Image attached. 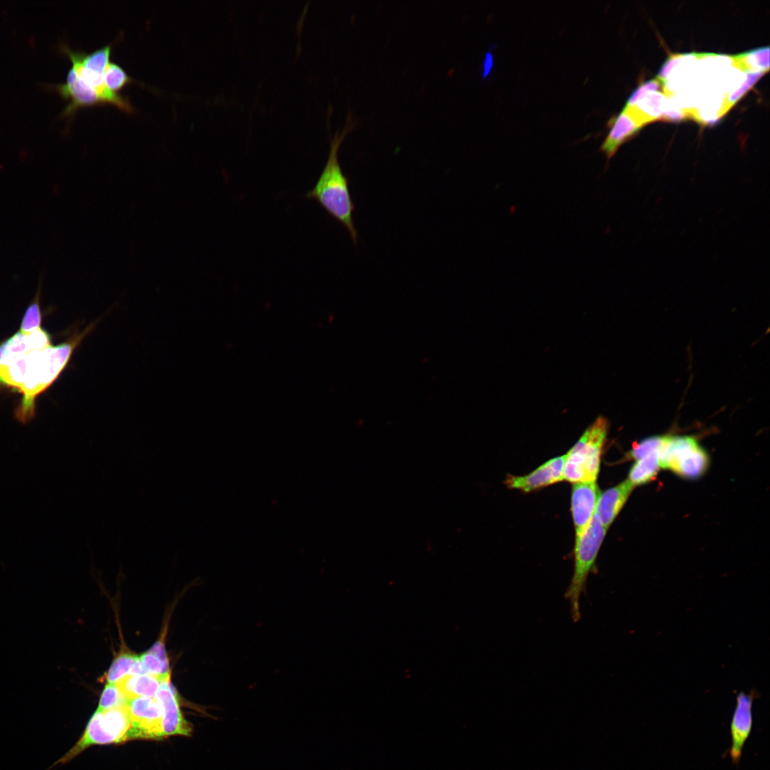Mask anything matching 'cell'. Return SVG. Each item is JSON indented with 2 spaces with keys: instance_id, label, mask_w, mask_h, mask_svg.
I'll use <instances>...</instances> for the list:
<instances>
[{
  "instance_id": "obj_1",
  "label": "cell",
  "mask_w": 770,
  "mask_h": 770,
  "mask_svg": "<svg viewBox=\"0 0 770 770\" xmlns=\"http://www.w3.org/2000/svg\"><path fill=\"white\" fill-rule=\"evenodd\" d=\"M90 324L57 345L51 344L46 330L23 334L19 331L0 343V385L22 394L15 411L16 419L26 423L35 416V400L64 370L82 340L95 327Z\"/></svg>"
},
{
  "instance_id": "obj_2",
  "label": "cell",
  "mask_w": 770,
  "mask_h": 770,
  "mask_svg": "<svg viewBox=\"0 0 770 770\" xmlns=\"http://www.w3.org/2000/svg\"><path fill=\"white\" fill-rule=\"evenodd\" d=\"M355 125L351 114H349L343 130L337 131L330 138L327 161L315 185L307 192L305 197L317 201L332 217L343 225L354 245L356 246L358 232L353 220L355 205L351 197L348 178L344 174L338 159L339 147Z\"/></svg>"
},
{
  "instance_id": "obj_3",
  "label": "cell",
  "mask_w": 770,
  "mask_h": 770,
  "mask_svg": "<svg viewBox=\"0 0 770 770\" xmlns=\"http://www.w3.org/2000/svg\"><path fill=\"white\" fill-rule=\"evenodd\" d=\"M607 433V423L599 417L566 453L563 479L573 483L595 481Z\"/></svg>"
},
{
  "instance_id": "obj_4",
  "label": "cell",
  "mask_w": 770,
  "mask_h": 770,
  "mask_svg": "<svg viewBox=\"0 0 770 770\" xmlns=\"http://www.w3.org/2000/svg\"><path fill=\"white\" fill-rule=\"evenodd\" d=\"M607 530L594 514L585 531L575 540L574 571L565 594L570 602L571 617L574 622H578L581 617L580 599L586 588L587 577L594 568Z\"/></svg>"
},
{
  "instance_id": "obj_5",
  "label": "cell",
  "mask_w": 770,
  "mask_h": 770,
  "mask_svg": "<svg viewBox=\"0 0 770 770\" xmlns=\"http://www.w3.org/2000/svg\"><path fill=\"white\" fill-rule=\"evenodd\" d=\"M130 729L131 721L126 706L106 711L96 710L76 744L47 770L70 761L91 745L125 741L128 740Z\"/></svg>"
},
{
  "instance_id": "obj_6",
  "label": "cell",
  "mask_w": 770,
  "mask_h": 770,
  "mask_svg": "<svg viewBox=\"0 0 770 770\" xmlns=\"http://www.w3.org/2000/svg\"><path fill=\"white\" fill-rule=\"evenodd\" d=\"M658 454L660 468L687 478L699 477L708 466L707 453L691 436H666Z\"/></svg>"
},
{
  "instance_id": "obj_7",
  "label": "cell",
  "mask_w": 770,
  "mask_h": 770,
  "mask_svg": "<svg viewBox=\"0 0 770 770\" xmlns=\"http://www.w3.org/2000/svg\"><path fill=\"white\" fill-rule=\"evenodd\" d=\"M126 707L131 721L128 740L163 737V709L155 697L128 699Z\"/></svg>"
},
{
  "instance_id": "obj_8",
  "label": "cell",
  "mask_w": 770,
  "mask_h": 770,
  "mask_svg": "<svg viewBox=\"0 0 770 770\" xmlns=\"http://www.w3.org/2000/svg\"><path fill=\"white\" fill-rule=\"evenodd\" d=\"M46 87L56 91L67 101L61 113L64 118L72 119L79 108L105 104L96 91L78 78L71 69L64 82L46 85Z\"/></svg>"
},
{
  "instance_id": "obj_9",
  "label": "cell",
  "mask_w": 770,
  "mask_h": 770,
  "mask_svg": "<svg viewBox=\"0 0 770 770\" xmlns=\"http://www.w3.org/2000/svg\"><path fill=\"white\" fill-rule=\"evenodd\" d=\"M754 692H740L736 696V704L730 723L732 739L729 756L734 765H738L745 742L750 736L753 725L752 704Z\"/></svg>"
},
{
  "instance_id": "obj_10",
  "label": "cell",
  "mask_w": 770,
  "mask_h": 770,
  "mask_svg": "<svg viewBox=\"0 0 770 770\" xmlns=\"http://www.w3.org/2000/svg\"><path fill=\"white\" fill-rule=\"evenodd\" d=\"M600 493L596 481L573 484L571 512L575 529V540L580 538L592 520Z\"/></svg>"
},
{
  "instance_id": "obj_11",
  "label": "cell",
  "mask_w": 770,
  "mask_h": 770,
  "mask_svg": "<svg viewBox=\"0 0 770 770\" xmlns=\"http://www.w3.org/2000/svg\"><path fill=\"white\" fill-rule=\"evenodd\" d=\"M565 458L566 454L552 458L525 476L508 475L505 484L509 488L530 492L561 481Z\"/></svg>"
},
{
  "instance_id": "obj_12",
  "label": "cell",
  "mask_w": 770,
  "mask_h": 770,
  "mask_svg": "<svg viewBox=\"0 0 770 770\" xmlns=\"http://www.w3.org/2000/svg\"><path fill=\"white\" fill-rule=\"evenodd\" d=\"M155 697L163 709V737L171 735L190 736L192 726L182 715L175 692L170 682L161 684Z\"/></svg>"
},
{
  "instance_id": "obj_13",
  "label": "cell",
  "mask_w": 770,
  "mask_h": 770,
  "mask_svg": "<svg viewBox=\"0 0 770 770\" xmlns=\"http://www.w3.org/2000/svg\"><path fill=\"white\" fill-rule=\"evenodd\" d=\"M634 486L626 480L620 484L601 493L598 498L595 515L607 529L627 501Z\"/></svg>"
},
{
  "instance_id": "obj_14",
  "label": "cell",
  "mask_w": 770,
  "mask_h": 770,
  "mask_svg": "<svg viewBox=\"0 0 770 770\" xmlns=\"http://www.w3.org/2000/svg\"><path fill=\"white\" fill-rule=\"evenodd\" d=\"M641 127L636 120L625 109L615 118L611 128L600 147L607 160L616 153L623 143L632 137Z\"/></svg>"
},
{
  "instance_id": "obj_15",
  "label": "cell",
  "mask_w": 770,
  "mask_h": 770,
  "mask_svg": "<svg viewBox=\"0 0 770 770\" xmlns=\"http://www.w3.org/2000/svg\"><path fill=\"white\" fill-rule=\"evenodd\" d=\"M159 677L150 674L126 675L115 683L127 699L155 696L161 684Z\"/></svg>"
},
{
  "instance_id": "obj_16",
  "label": "cell",
  "mask_w": 770,
  "mask_h": 770,
  "mask_svg": "<svg viewBox=\"0 0 770 770\" xmlns=\"http://www.w3.org/2000/svg\"><path fill=\"white\" fill-rule=\"evenodd\" d=\"M658 451H654L638 460L632 466L628 481L635 487L650 482L656 476L659 466Z\"/></svg>"
},
{
  "instance_id": "obj_17",
  "label": "cell",
  "mask_w": 770,
  "mask_h": 770,
  "mask_svg": "<svg viewBox=\"0 0 770 770\" xmlns=\"http://www.w3.org/2000/svg\"><path fill=\"white\" fill-rule=\"evenodd\" d=\"M769 48L763 47L732 58L733 63L742 69L752 73L769 70Z\"/></svg>"
},
{
  "instance_id": "obj_18",
  "label": "cell",
  "mask_w": 770,
  "mask_h": 770,
  "mask_svg": "<svg viewBox=\"0 0 770 770\" xmlns=\"http://www.w3.org/2000/svg\"><path fill=\"white\" fill-rule=\"evenodd\" d=\"M41 277L34 298L26 308L23 316L19 332L23 334L34 332L41 327V312L40 307Z\"/></svg>"
},
{
  "instance_id": "obj_19",
  "label": "cell",
  "mask_w": 770,
  "mask_h": 770,
  "mask_svg": "<svg viewBox=\"0 0 770 770\" xmlns=\"http://www.w3.org/2000/svg\"><path fill=\"white\" fill-rule=\"evenodd\" d=\"M103 79L106 88L114 93H117L128 84L138 83L127 73L123 67L111 61L104 71Z\"/></svg>"
},
{
  "instance_id": "obj_20",
  "label": "cell",
  "mask_w": 770,
  "mask_h": 770,
  "mask_svg": "<svg viewBox=\"0 0 770 770\" xmlns=\"http://www.w3.org/2000/svg\"><path fill=\"white\" fill-rule=\"evenodd\" d=\"M128 699L115 683H107L97 710L106 711L127 706Z\"/></svg>"
},
{
  "instance_id": "obj_21",
  "label": "cell",
  "mask_w": 770,
  "mask_h": 770,
  "mask_svg": "<svg viewBox=\"0 0 770 770\" xmlns=\"http://www.w3.org/2000/svg\"><path fill=\"white\" fill-rule=\"evenodd\" d=\"M137 656L128 653L121 654L115 658L108 673V683H117L129 674Z\"/></svg>"
},
{
  "instance_id": "obj_22",
  "label": "cell",
  "mask_w": 770,
  "mask_h": 770,
  "mask_svg": "<svg viewBox=\"0 0 770 770\" xmlns=\"http://www.w3.org/2000/svg\"><path fill=\"white\" fill-rule=\"evenodd\" d=\"M138 657L148 674L158 677L163 682H170V672L168 664L148 652Z\"/></svg>"
},
{
  "instance_id": "obj_23",
  "label": "cell",
  "mask_w": 770,
  "mask_h": 770,
  "mask_svg": "<svg viewBox=\"0 0 770 770\" xmlns=\"http://www.w3.org/2000/svg\"><path fill=\"white\" fill-rule=\"evenodd\" d=\"M665 436H652L634 444L630 451V456L638 461L652 452L658 451L664 442Z\"/></svg>"
},
{
  "instance_id": "obj_24",
  "label": "cell",
  "mask_w": 770,
  "mask_h": 770,
  "mask_svg": "<svg viewBox=\"0 0 770 770\" xmlns=\"http://www.w3.org/2000/svg\"><path fill=\"white\" fill-rule=\"evenodd\" d=\"M764 73V72H756L747 74V79L744 81L743 85L736 91L731 93L729 97L727 98L724 104L725 111L729 110L741 98V96L752 86Z\"/></svg>"
},
{
  "instance_id": "obj_25",
  "label": "cell",
  "mask_w": 770,
  "mask_h": 770,
  "mask_svg": "<svg viewBox=\"0 0 770 770\" xmlns=\"http://www.w3.org/2000/svg\"><path fill=\"white\" fill-rule=\"evenodd\" d=\"M147 652L157 656L161 661L168 664L165 653L164 637L158 640Z\"/></svg>"
},
{
  "instance_id": "obj_26",
  "label": "cell",
  "mask_w": 770,
  "mask_h": 770,
  "mask_svg": "<svg viewBox=\"0 0 770 770\" xmlns=\"http://www.w3.org/2000/svg\"><path fill=\"white\" fill-rule=\"evenodd\" d=\"M493 65V57L491 53H487L484 60L483 64V78L486 77L490 72Z\"/></svg>"
}]
</instances>
